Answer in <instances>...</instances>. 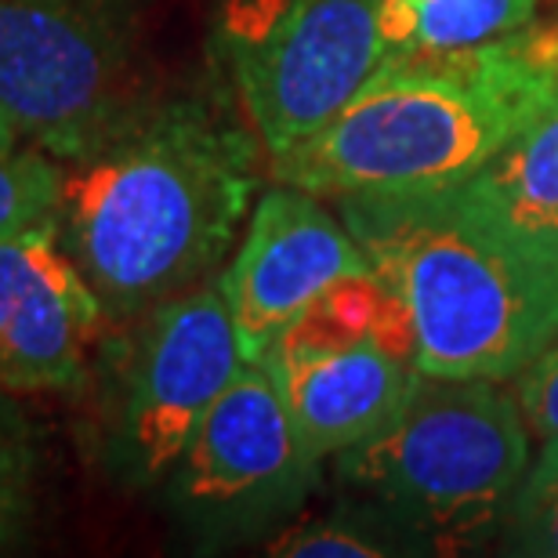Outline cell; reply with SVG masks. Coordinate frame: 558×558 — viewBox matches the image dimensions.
<instances>
[{
  "instance_id": "6",
  "label": "cell",
  "mask_w": 558,
  "mask_h": 558,
  "mask_svg": "<svg viewBox=\"0 0 558 558\" xmlns=\"http://www.w3.org/2000/svg\"><path fill=\"white\" fill-rule=\"evenodd\" d=\"M131 113L120 33L87 0H0V120L54 160L102 145Z\"/></svg>"
},
{
  "instance_id": "20",
  "label": "cell",
  "mask_w": 558,
  "mask_h": 558,
  "mask_svg": "<svg viewBox=\"0 0 558 558\" xmlns=\"http://www.w3.org/2000/svg\"><path fill=\"white\" fill-rule=\"evenodd\" d=\"M551 327H555V333H558V290H555V312H551Z\"/></svg>"
},
{
  "instance_id": "1",
  "label": "cell",
  "mask_w": 558,
  "mask_h": 558,
  "mask_svg": "<svg viewBox=\"0 0 558 558\" xmlns=\"http://www.w3.org/2000/svg\"><path fill=\"white\" fill-rule=\"evenodd\" d=\"M59 163L54 240L109 323L142 319L204 283L258 189L254 142L193 102L138 109L92 153Z\"/></svg>"
},
{
  "instance_id": "18",
  "label": "cell",
  "mask_w": 558,
  "mask_h": 558,
  "mask_svg": "<svg viewBox=\"0 0 558 558\" xmlns=\"http://www.w3.org/2000/svg\"><path fill=\"white\" fill-rule=\"evenodd\" d=\"M272 555L290 558H381L392 555V548L374 537L371 530H355L344 522H308V526L287 530L283 537L272 541Z\"/></svg>"
},
{
  "instance_id": "15",
  "label": "cell",
  "mask_w": 558,
  "mask_h": 558,
  "mask_svg": "<svg viewBox=\"0 0 558 558\" xmlns=\"http://www.w3.org/2000/svg\"><path fill=\"white\" fill-rule=\"evenodd\" d=\"M62 163L0 120V240L54 229Z\"/></svg>"
},
{
  "instance_id": "12",
  "label": "cell",
  "mask_w": 558,
  "mask_h": 558,
  "mask_svg": "<svg viewBox=\"0 0 558 558\" xmlns=\"http://www.w3.org/2000/svg\"><path fill=\"white\" fill-rule=\"evenodd\" d=\"M551 298L558 290V87L508 145L453 185Z\"/></svg>"
},
{
  "instance_id": "19",
  "label": "cell",
  "mask_w": 558,
  "mask_h": 558,
  "mask_svg": "<svg viewBox=\"0 0 558 558\" xmlns=\"http://www.w3.org/2000/svg\"><path fill=\"white\" fill-rule=\"evenodd\" d=\"M522 417L537 439H558V333L511 377Z\"/></svg>"
},
{
  "instance_id": "8",
  "label": "cell",
  "mask_w": 558,
  "mask_h": 558,
  "mask_svg": "<svg viewBox=\"0 0 558 558\" xmlns=\"http://www.w3.org/2000/svg\"><path fill=\"white\" fill-rule=\"evenodd\" d=\"M319 457L301 439L276 377L247 363L171 468L174 500L204 526H251L298 508Z\"/></svg>"
},
{
  "instance_id": "7",
  "label": "cell",
  "mask_w": 558,
  "mask_h": 558,
  "mask_svg": "<svg viewBox=\"0 0 558 558\" xmlns=\"http://www.w3.org/2000/svg\"><path fill=\"white\" fill-rule=\"evenodd\" d=\"M247 366L221 287L196 283L160 301L128 349L113 417V457L131 483L167 478L218 396Z\"/></svg>"
},
{
  "instance_id": "14",
  "label": "cell",
  "mask_w": 558,
  "mask_h": 558,
  "mask_svg": "<svg viewBox=\"0 0 558 558\" xmlns=\"http://www.w3.org/2000/svg\"><path fill=\"white\" fill-rule=\"evenodd\" d=\"M541 0H381V37L396 51H450L533 19Z\"/></svg>"
},
{
  "instance_id": "16",
  "label": "cell",
  "mask_w": 558,
  "mask_h": 558,
  "mask_svg": "<svg viewBox=\"0 0 558 558\" xmlns=\"http://www.w3.org/2000/svg\"><path fill=\"white\" fill-rule=\"evenodd\" d=\"M497 544L508 555L558 558V439H544L530 461Z\"/></svg>"
},
{
  "instance_id": "17",
  "label": "cell",
  "mask_w": 558,
  "mask_h": 558,
  "mask_svg": "<svg viewBox=\"0 0 558 558\" xmlns=\"http://www.w3.org/2000/svg\"><path fill=\"white\" fill-rule=\"evenodd\" d=\"M37 453H33V432L26 414L0 388V548L19 537L29 519V494Z\"/></svg>"
},
{
  "instance_id": "13",
  "label": "cell",
  "mask_w": 558,
  "mask_h": 558,
  "mask_svg": "<svg viewBox=\"0 0 558 558\" xmlns=\"http://www.w3.org/2000/svg\"><path fill=\"white\" fill-rule=\"evenodd\" d=\"M352 344H381L414 363L410 312L374 269L330 283L290 323L276 349H352Z\"/></svg>"
},
{
  "instance_id": "5",
  "label": "cell",
  "mask_w": 558,
  "mask_h": 558,
  "mask_svg": "<svg viewBox=\"0 0 558 558\" xmlns=\"http://www.w3.org/2000/svg\"><path fill=\"white\" fill-rule=\"evenodd\" d=\"M218 51L276 156L330 124L385 62L381 0H226Z\"/></svg>"
},
{
  "instance_id": "2",
  "label": "cell",
  "mask_w": 558,
  "mask_h": 558,
  "mask_svg": "<svg viewBox=\"0 0 558 558\" xmlns=\"http://www.w3.org/2000/svg\"><path fill=\"white\" fill-rule=\"evenodd\" d=\"M558 87V22H522L450 51L385 54L330 124L269 156L305 193L381 196L446 189L475 174Z\"/></svg>"
},
{
  "instance_id": "11",
  "label": "cell",
  "mask_w": 558,
  "mask_h": 558,
  "mask_svg": "<svg viewBox=\"0 0 558 558\" xmlns=\"http://www.w3.org/2000/svg\"><path fill=\"white\" fill-rule=\"evenodd\" d=\"M262 363L276 377L301 439L319 461L374 439L399 414L421 374L381 344L272 349Z\"/></svg>"
},
{
  "instance_id": "9",
  "label": "cell",
  "mask_w": 558,
  "mask_h": 558,
  "mask_svg": "<svg viewBox=\"0 0 558 558\" xmlns=\"http://www.w3.org/2000/svg\"><path fill=\"white\" fill-rule=\"evenodd\" d=\"M371 269L360 240L316 193L283 182L265 189L218 279L247 363H262L330 283Z\"/></svg>"
},
{
  "instance_id": "10",
  "label": "cell",
  "mask_w": 558,
  "mask_h": 558,
  "mask_svg": "<svg viewBox=\"0 0 558 558\" xmlns=\"http://www.w3.org/2000/svg\"><path fill=\"white\" fill-rule=\"evenodd\" d=\"M109 327L102 301L59 247L54 229L0 240V388L65 392L84 381Z\"/></svg>"
},
{
  "instance_id": "4",
  "label": "cell",
  "mask_w": 558,
  "mask_h": 558,
  "mask_svg": "<svg viewBox=\"0 0 558 558\" xmlns=\"http://www.w3.org/2000/svg\"><path fill=\"white\" fill-rule=\"evenodd\" d=\"M526 468L530 424L515 392L489 377L417 374L399 414L338 453L363 526L388 548L424 555L497 541Z\"/></svg>"
},
{
  "instance_id": "3",
  "label": "cell",
  "mask_w": 558,
  "mask_h": 558,
  "mask_svg": "<svg viewBox=\"0 0 558 558\" xmlns=\"http://www.w3.org/2000/svg\"><path fill=\"white\" fill-rule=\"evenodd\" d=\"M333 204L407 305L421 374L511 381L555 338L551 298L453 185Z\"/></svg>"
}]
</instances>
